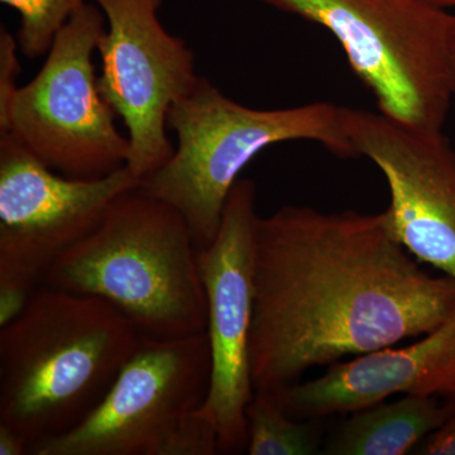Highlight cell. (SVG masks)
I'll return each mask as SVG.
<instances>
[{"label":"cell","mask_w":455,"mask_h":455,"mask_svg":"<svg viewBox=\"0 0 455 455\" xmlns=\"http://www.w3.org/2000/svg\"><path fill=\"white\" fill-rule=\"evenodd\" d=\"M387 211L284 205L257 223L250 366L254 391L314 367L424 337L455 311V280L434 277Z\"/></svg>","instance_id":"1"},{"label":"cell","mask_w":455,"mask_h":455,"mask_svg":"<svg viewBox=\"0 0 455 455\" xmlns=\"http://www.w3.org/2000/svg\"><path fill=\"white\" fill-rule=\"evenodd\" d=\"M140 338L110 302L42 284L0 326V425L29 449L73 430L107 396Z\"/></svg>","instance_id":"2"},{"label":"cell","mask_w":455,"mask_h":455,"mask_svg":"<svg viewBox=\"0 0 455 455\" xmlns=\"http://www.w3.org/2000/svg\"><path fill=\"white\" fill-rule=\"evenodd\" d=\"M42 284L103 299L154 339L188 337L208 325L190 227L173 206L140 187L116 197Z\"/></svg>","instance_id":"3"},{"label":"cell","mask_w":455,"mask_h":455,"mask_svg":"<svg viewBox=\"0 0 455 455\" xmlns=\"http://www.w3.org/2000/svg\"><path fill=\"white\" fill-rule=\"evenodd\" d=\"M344 108L329 101L254 109L200 76L171 108L167 127L178 137L170 160L140 187L170 204L188 221L197 250L220 230L242 171L267 147L309 140L339 158H355L344 128Z\"/></svg>","instance_id":"4"},{"label":"cell","mask_w":455,"mask_h":455,"mask_svg":"<svg viewBox=\"0 0 455 455\" xmlns=\"http://www.w3.org/2000/svg\"><path fill=\"white\" fill-rule=\"evenodd\" d=\"M331 33L379 112L439 133L453 106L444 9L419 0H256Z\"/></svg>","instance_id":"5"},{"label":"cell","mask_w":455,"mask_h":455,"mask_svg":"<svg viewBox=\"0 0 455 455\" xmlns=\"http://www.w3.org/2000/svg\"><path fill=\"white\" fill-rule=\"evenodd\" d=\"M104 31L103 12L86 3L57 33L41 70L18 90L0 131L68 178H104L130 157V140L116 128L92 62Z\"/></svg>","instance_id":"6"},{"label":"cell","mask_w":455,"mask_h":455,"mask_svg":"<svg viewBox=\"0 0 455 455\" xmlns=\"http://www.w3.org/2000/svg\"><path fill=\"white\" fill-rule=\"evenodd\" d=\"M211 381L206 331L173 339L142 335L97 409L73 430L32 445L29 454L170 455Z\"/></svg>","instance_id":"7"},{"label":"cell","mask_w":455,"mask_h":455,"mask_svg":"<svg viewBox=\"0 0 455 455\" xmlns=\"http://www.w3.org/2000/svg\"><path fill=\"white\" fill-rule=\"evenodd\" d=\"M140 182L127 166L104 178H68L0 133V298L27 304L56 260Z\"/></svg>","instance_id":"8"},{"label":"cell","mask_w":455,"mask_h":455,"mask_svg":"<svg viewBox=\"0 0 455 455\" xmlns=\"http://www.w3.org/2000/svg\"><path fill=\"white\" fill-rule=\"evenodd\" d=\"M106 18L99 41V89L124 123L127 167L140 180L175 151L167 134L171 108L191 92L200 75L187 41L171 35L158 17L163 0H90Z\"/></svg>","instance_id":"9"},{"label":"cell","mask_w":455,"mask_h":455,"mask_svg":"<svg viewBox=\"0 0 455 455\" xmlns=\"http://www.w3.org/2000/svg\"><path fill=\"white\" fill-rule=\"evenodd\" d=\"M256 194L252 180L239 179L228 196L217 236L197 250L212 348L211 388L202 410L217 427L220 454L247 451L245 407L254 394L250 337L259 220Z\"/></svg>","instance_id":"10"},{"label":"cell","mask_w":455,"mask_h":455,"mask_svg":"<svg viewBox=\"0 0 455 455\" xmlns=\"http://www.w3.org/2000/svg\"><path fill=\"white\" fill-rule=\"evenodd\" d=\"M344 128L355 157L372 161L387 181L386 211L400 243L455 280V149L444 132L412 130L350 108Z\"/></svg>","instance_id":"11"},{"label":"cell","mask_w":455,"mask_h":455,"mask_svg":"<svg viewBox=\"0 0 455 455\" xmlns=\"http://www.w3.org/2000/svg\"><path fill=\"white\" fill-rule=\"evenodd\" d=\"M274 392L296 419L357 411L396 394L455 398V311L411 346L339 362L313 381Z\"/></svg>","instance_id":"12"},{"label":"cell","mask_w":455,"mask_h":455,"mask_svg":"<svg viewBox=\"0 0 455 455\" xmlns=\"http://www.w3.org/2000/svg\"><path fill=\"white\" fill-rule=\"evenodd\" d=\"M405 395L401 400L353 411L325 439V455L412 453L455 411V398Z\"/></svg>","instance_id":"13"},{"label":"cell","mask_w":455,"mask_h":455,"mask_svg":"<svg viewBox=\"0 0 455 455\" xmlns=\"http://www.w3.org/2000/svg\"><path fill=\"white\" fill-rule=\"evenodd\" d=\"M274 391H254L245 407L247 453L315 455L324 447L322 419L295 420Z\"/></svg>","instance_id":"14"},{"label":"cell","mask_w":455,"mask_h":455,"mask_svg":"<svg viewBox=\"0 0 455 455\" xmlns=\"http://www.w3.org/2000/svg\"><path fill=\"white\" fill-rule=\"evenodd\" d=\"M20 16L18 44L28 59L46 56L57 33L90 0H0Z\"/></svg>","instance_id":"15"},{"label":"cell","mask_w":455,"mask_h":455,"mask_svg":"<svg viewBox=\"0 0 455 455\" xmlns=\"http://www.w3.org/2000/svg\"><path fill=\"white\" fill-rule=\"evenodd\" d=\"M20 44L11 32L0 27V131L5 127L9 110L13 104L20 75V62L18 57Z\"/></svg>","instance_id":"16"},{"label":"cell","mask_w":455,"mask_h":455,"mask_svg":"<svg viewBox=\"0 0 455 455\" xmlns=\"http://www.w3.org/2000/svg\"><path fill=\"white\" fill-rule=\"evenodd\" d=\"M412 454L455 455V411L442 427L429 434Z\"/></svg>","instance_id":"17"},{"label":"cell","mask_w":455,"mask_h":455,"mask_svg":"<svg viewBox=\"0 0 455 455\" xmlns=\"http://www.w3.org/2000/svg\"><path fill=\"white\" fill-rule=\"evenodd\" d=\"M23 454H29V443L25 436L5 425H0V455Z\"/></svg>","instance_id":"18"},{"label":"cell","mask_w":455,"mask_h":455,"mask_svg":"<svg viewBox=\"0 0 455 455\" xmlns=\"http://www.w3.org/2000/svg\"><path fill=\"white\" fill-rule=\"evenodd\" d=\"M449 62H451V90H453V106L455 107V14L451 17L449 31Z\"/></svg>","instance_id":"19"},{"label":"cell","mask_w":455,"mask_h":455,"mask_svg":"<svg viewBox=\"0 0 455 455\" xmlns=\"http://www.w3.org/2000/svg\"><path fill=\"white\" fill-rule=\"evenodd\" d=\"M419 2H423L425 4L431 5V7L444 9V11L448 12L449 9H455V0H419Z\"/></svg>","instance_id":"20"}]
</instances>
